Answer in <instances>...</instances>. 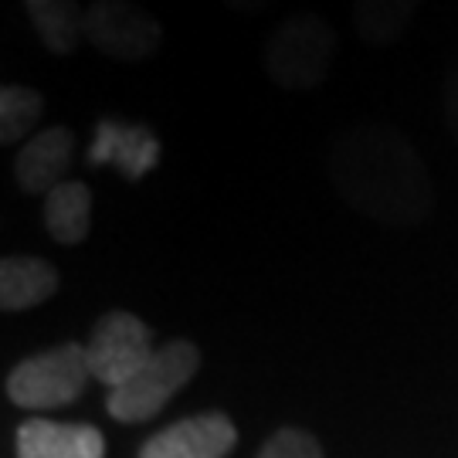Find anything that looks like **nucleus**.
Segmentation results:
<instances>
[{"mask_svg":"<svg viewBox=\"0 0 458 458\" xmlns=\"http://www.w3.org/2000/svg\"><path fill=\"white\" fill-rule=\"evenodd\" d=\"M336 194L360 214L408 228L431 214L435 191L418 149L387 123H357L340 132L327 157Z\"/></svg>","mask_w":458,"mask_h":458,"instance_id":"f257e3e1","label":"nucleus"},{"mask_svg":"<svg viewBox=\"0 0 458 458\" xmlns=\"http://www.w3.org/2000/svg\"><path fill=\"white\" fill-rule=\"evenodd\" d=\"M340 55V34L319 14H289L268 31L262 45L265 75L289 92H310L327 82Z\"/></svg>","mask_w":458,"mask_h":458,"instance_id":"f03ea898","label":"nucleus"},{"mask_svg":"<svg viewBox=\"0 0 458 458\" xmlns=\"http://www.w3.org/2000/svg\"><path fill=\"white\" fill-rule=\"evenodd\" d=\"M197 370H200V350L191 340H170L166 346H157V353L130 384L109 391L106 411L123 425L149 421Z\"/></svg>","mask_w":458,"mask_h":458,"instance_id":"7ed1b4c3","label":"nucleus"},{"mask_svg":"<svg viewBox=\"0 0 458 458\" xmlns=\"http://www.w3.org/2000/svg\"><path fill=\"white\" fill-rule=\"evenodd\" d=\"M92 380L89 370V353L79 344H62L48 350V353H38L21 360L7 374L4 391L14 401L17 408L28 411H51V408H65L72 404L79 394L85 391V384Z\"/></svg>","mask_w":458,"mask_h":458,"instance_id":"20e7f679","label":"nucleus"},{"mask_svg":"<svg viewBox=\"0 0 458 458\" xmlns=\"http://www.w3.org/2000/svg\"><path fill=\"white\" fill-rule=\"evenodd\" d=\"M85 45L113 62H147L164 45V24L132 0H96L85 14Z\"/></svg>","mask_w":458,"mask_h":458,"instance_id":"39448f33","label":"nucleus"},{"mask_svg":"<svg viewBox=\"0 0 458 458\" xmlns=\"http://www.w3.org/2000/svg\"><path fill=\"white\" fill-rule=\"evenodd\" d=\"M89 353V370L98 384H106L109 391L130 384L149 363L153 350V333L149 327L126 310L106 312L92 329V340L85 344Z\"/></svg>","mask_w":458,"mask_h":458,"instance_id":"423d86ee","label":"nucleus"},{"mask_svg":"<svg viewBox=\"0 0 458 458\" xmlns=\"http://www.w3.org/2000/svg\"><path fill=\"white\" fill-rule=\"evenodd\" d=\"M238 445V428L221 411L181 418L143 442L140 458H228Z\"/></svg>","mask_w":458,"mask_h":458,"instance_id":"0eeeda50","label":"nucleus"},{"mask_svg":"<svg viewBox=\"0 0 458 458\" xmlns=\"http://www.w3.org/2000/svg\"><path fill=\"white\" fill-rule=\"evenodd\" d=\"M115 166L126 181H143L160 164V140L143 123L102 119L89 147V166Z\"/></svg>","mask_w":458,"mask_h":458,"instance_id":"6e6552de","label":"nucleus"},{"mask_svg":"<svg viewBox=\"0 0 458 458\" xmlns=\"http://www.w3.org/2000/svg\"><path fill=\"white\" fill-rule=\"evenodd\" d=\"M75 160V136L65 126H48L24 140L14 160V181L24 194L48 197L58 183H65L68 166Z\"/></svg>","mask_w":458,"mask_h":458,"instance_id":"1a4fd4ad","label":"nucleus"},{"mask_svg":"<svg viewBox=\"0 0 458 458\" xmlns=\"http://www.w3.org/2000/svg\"><path fill=\"white\" fill-rule=\"evenodd\" d=\"M106 438L92 425L28 418L17 428V458H102Z\"/></svg>","mask_w":458,"mask_h":458,"instance_id":"9d476101","label":"nucleus"},{"mask_svg":"<svg viewBox=\"0 0 458 458\" xmlns=\"http://www.w3.org/2000/svg\"><path fill=\"white\" fill-rule=\"evenodd\" d=\"M58 293V272L48 259L11 255L0 262V310L24 312Z\"/></svg>","mask_w":458,"mask_h":458,"instance_id":"9b49d317","label":"nucleus"},{"mask_svg":"<svg viewBox=\"0 0 458 458\" xmlns=\"http://www.w3.org/2000/svg\"><path fill=\"white\" fill-rule=\"evenodd\" d=\"M24 14L51 55H75L85 45L89 7L79 0H24Z\"/></svg>","mask_w":458,"mask_h":458,"instance_id":"f8f14e48","label":"nucleus"},{"mask_svg":"<svg viewBox=\"0 0 458 458\" xmlns=\"http://www.w3.org/2000/svg\"><path fill=\"white\" fill-rule=\"evenodd\" d=\"M45 228L58 245H82L92 231V191L82 181L58 183L45 197Z\"/></svg>","mask_w":458,"mask_h":458,"instance_id":"ddd939ff","label":"nucleus"},{"mask_svg":"<svg viewBox=\"0 0 458 458\" xmlns=\"http://www.w3.org/2000/svg\"><path fill=\"white\" fill-rule=\"evenodd\" d=\"M425 0H353V31L370 48L401 41Z\"/></svg>","mask_w":458,"mask_h":458,"instance_id":"4468645a","label":"nucleus"},{"mask_svg":"<svg viewBox=\"0 0 458 458\" xmlns=\"http://www.w3.org/2000/svg\"><path fill=\"white\" fill-rule=\"evenodd\" d=\"M45 96L28 85H4L0 89V143L14 147L41 123ZM31 140V136H28Z\"/></svg>","mask_w":458,"mask_h":458,"instance_id":"2eb2a0df","label":"nucleus"},{"mask_svg":"<svg viewBox=\"0 0 458 458\" xmlns=\"http://www.w3.org/2000/svg\"><path fill=\"white\" fill-rule=\"evenodd\" d=\"M259 458H323V448L319 442L306 435V431H299V428H282L276 431L265 448L259 452Z\"/></svg>","mask_w":458,"mask_h":458,"instance_id":"dca6fc26","label":"nucleus"},{"mask_svg":"<svg viewBox=\"0 0 458 458\" xmlns=\"http://www.w3.org/2000/svg\"><path fill=\"white\" fill-rule=\"evenodd\" d=\"M445 123H448V132L458 143V62L448 72V82H445Z\"/></svg>","mask_w":458,"mask_h":458,"instance_id":"f3484780","label":"nucleus"},{"mask_svg":"<svg viewBox=\"0 0 458 458\" xmlns=\"http://www.w3.org/2000/svg\"><path fill=\"white\" fill-rule=\"evenodd\" d=\"M228 11H238V14H265L276 7V0H221Z\"/></svg>","mask_w":458,"mask_h":458,"instance_id":"a211bd4d","label":"nucleus"}]
</instances>
